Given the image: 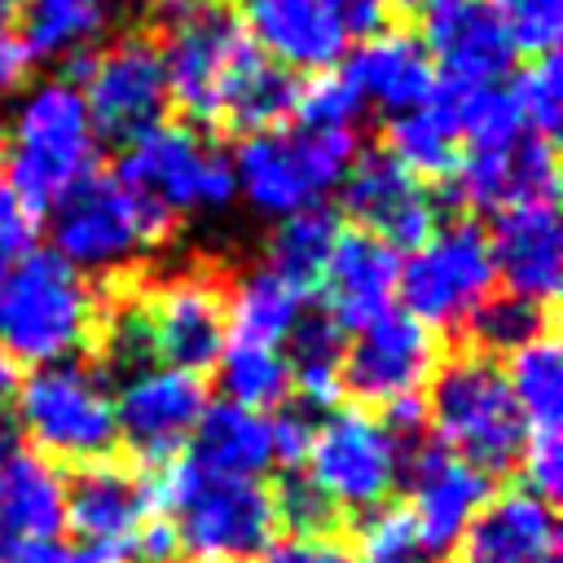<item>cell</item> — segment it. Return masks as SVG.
I'll return each instance as SVG.
<instances>
[{
    "label": "cell",
    "instance_id": "42",
    "mask_svg": "<svg viewBox=\"0 0 563 563\" xmlns=\"http://www.w3.org/2000/svg\"><path fill=\"white\" fill-rule=\"evenodd\" d=\"M264 563H356V554L334 532H286L264 550Z\"/></svg>",
    "mask_w": 563,
    "mask_h": 563
},
{
    "label": "cell",
    "instance_id": "37",
    "mask_svg": "<svg viewBox=\"0 0 563 563\" xmlns=\"http://www.w3.org/2000/svg\"><path fill=\"white\" fill-rule=\"evenodd\" d=\"M290 114L299 119V128H312V132H356L365 106L339 70H321V75H308L303 84H295Z\"/></svg>",
    "mask_w": 563,
    "mask_h": 563
},
{
    "label": "cell",
    "instance_id": "7",
    "mask_svg": "<svg viewBox=\"0 0 563 563\" xmlns=\"http://www.w3.org/2000/svg\"><path fill=\"white\" fill-rule=\"evenodd\" d=\"M172 233V220L154 211L136 189H128L119 176L92 172L84 185H75L53 211H48V238L53 255H62L70 268L88 273H123L154 255Z\"/></svg>",
    "mask_w": 563,
    "mask_h": 563
},
{
    "label": "cell",
    "instance_id": "27",
    "mask_svg": "<svg viewBox=\"0 0 563 563\" xmlns=\"http://www.w3.org/2000/svg\"><path fill=\"white\" fill-rule=\"evenodd\" d=\"M189 462L216 475H238V479H260L273 466V435H268V413L216 400L202 409L194 440H189Z\"/></svg>",
    "mask_w": 563,
    "mask_h": 563
},
{
    "label": "cell",
    "instance_id": "23",
    "mask_svg": "<svg viewBox=\"0 0 563 563\" xmlns=\"http://www.w3.org/2000/svg\"><path fill=\"white\" fill-rule=\"evenodd\" d=\"M339 75L352 84V92L361 97L365 110H383L387 119L431 101L440 88L422 40L409 31H391V26L356 40V48L343 53Z\"/></svg>",
    "mask_w": 563,
    "mask_h": 563
},
{
    "label": "cell",
    "instance_id": "15",
    "mask_svg": "<svg viewBox=\"0 0 563 563\" xmlns=\"http://www.w3.org/2000/svg\"><path fill=\"white\" fill-rule=\"evenodd\" d=\"M207 405L211 400L198 374L150 361L136 369H123V383L114 387V427H119V440H128V449L141 462L163 466V462H176L180 449H189Z\"/></svg>",
    "mask_w": 563,
    "mask_h": 563
},
{
    "label": "cell",
    "instance_id": "43",
    "mask_svg": "<svg viewBox=\"0 0 563 563\" xmlns=\"http://www.w3.org/2000/svg\"><path fill=\"white\" fill-rule=\"evenodd\" d=\"M35 238V216L31 207L18 198V189L9 185L4 167H0V273L9 260H18Z\"/></svg>",
    "mask_w": 563,
    "mask_h": 563
},
{
    "label": "cell",
    "instance_id": "1",
    "mask_svg": "<svg viewBox=\"0 0 563 563\" xmlns=\"http://www.w3.org/2000/svg\"><path fill=\"white\" fill-rule=\"evenodd\" d=\"M0 145V167L31 216L53 211L75 185L97 172L101 158V136L88 119V106L75 79L62 75L35 79L18 92Z\"/></svg>",
    "mask_w": 563,
    "mask_h": 563
},
{
    "label": "cell",
    "instance_id": "45",
    "mask_svg": "<svg viewBox=\"0 0 563 563\" xmlns=\"http://www.w3.org/2000/svg\"><path fill=\"white\" fill-rule=\"evenodd\" d=\"M26 48H22V35H18V13H13V0H0V101L13 97L26 79Z\"/></svg>",
    "mask_w": 563,
    "mask_h": 563
},
{
    "label": "cell",
    "instance_id": "13",
    "mask_svg": "<svg viewBox=\"0 0 563 563\" xmlns=\"http://www.w3.org/2000/svg\"><path fill=\"white\" fill-rule=\"evenodd\" d=\"M75 88L101 141H132L145 128L163 123V110L172 106L158 48L145 35H119L110 44H97L75 62Z\"/></svg>",
    "mask_w": 563,
    "mask_h": 563
},
{
    "label": "cell",
    "instance_id": "31",
    "mask_svg": "<svg viewBox=\"0 0 563 563\" xmlns=\"http://www.w3.org/2000/svg\"><path fill=\"white\" fill-rule=\"evenodd\" d=\"M211 369L220 383V400L229 405L268 413V409H282L290 396V365H286V352L273 343L229 339Z\"/></svg>",
    "mask_w": 563,
    "mask_h": 563
},
{
    "label": "cell",
    "instance_id": "24",
    "mask_svg": "<svg viewBox=\"0 0 563 563\" xmlns=\"http://www.w3.org/2000/svg\"><path fill=\"white\" fill-rule=\"evenodd\" d=\"M396 273H400V255L387 242H378L361 229H339V242L330 251L321 286H317L325 299V317L347 334V330H361L365 321L391 312Z\"/></svg>",
    "mask_w": 563,
    "mask_h": 563
},
{
    "label": "cell",
    "instance_id": "5",
    "mask_svg": "<svg viewBox=\"0 0 563 563\" xmlns=\"http://www.w3.org/2000/svg\"><path fill=\"white\" fill-rule=\"evenodd\" d=\"M356 154V132H312L299 123L251 132L229 158L233 198L268 220L321 207V198L343 185Z\"/></svg>",
    "mask_w": 563,
    "mask_h": 563
},
{
    "label": "cell",
    "instance_id": "9",
    "mask_svg": "<svg viewBox=\"0 0 563 563\" xmlns=\"http://www.w3.org/2000/svg\"><path fill=\"white\" fill-rule=\"evenodd\" d=\"M128 189H136L154 211L172 224L176 216H202L233 202V167L229 154L198 123H154L141 136L123 141L119 172Z\"/></svg>",
    "mask_w": 563,
    "mask_h": 563
},
{
    "label": "cell",
    "instance_id": "32",
    "mask_svg": "<svg viewBox=\"0 0 563 563\" xmlns=\"http://www.w3.org/2000/svg\"><path fill=\"white\" fill-rule=\"evenodd\" d=\"M506 383L528 422V435L559 431V422H563V352H559L554 334H541V339L523 343L519 352H510Z\"/></svg>",
    "mask_w": 563,
    "mask_h": 563
},
{
    "label": "cell",
    "instance_id": "3",
    "mask_svg": "<svg viewBox=\"0 0 563 563\" xmlns=\"http://www.w3.org/2000/svg\"><path fill=\"white\" fill-rule=\"evenodd\" d=\"M154 479V506L167 510L180 554L198 563H246L282 537L273 488L260 479L216 475L198 462H163Z\"/></svg>",
    "mask_w": 563,
    "mask_h": 563
},
{
    "label": "cell",
    "instance_id": "36",
    "mask_svg": "<svg viewBox=\"0 0 563 563\" xmlns=\"http://www.w3.org/2000/svg\"><path fill=\"white\" fill-rule=\"evenodd\" d=\"M515 79L506 84L510 92V106L519 114V128L528 136H545L554 141V128H559V114H563V70L550 53L532 57L528 66L510 70Z\"/></svg>",
    "mask_w": 563,
    "mask_h": 563
},
{
    "label": "cell",
    "instance_id": "6",
    "mask_svg": "<svg viewBox=\"0 0 563 563\" xmlns=\"http://www.w3.org/2000/svg\"><path fill=\"white\" fill-rule=\"evenodd\" d=\"M18 431L35 453L66 466H88L110 457L119 444L114 427V387L97 365L57 361L35 365L18 387Z\"/></svg>",
    "mask_w": 563,
    "mask_h": 563
},
{
    "label": "cell",
    "instance_id": "18",
    "mask_svg": "<svg viewBox=\"0 0 563 563\" xmlns=\"http://www.w3.org/2000/svg\"><path fill=\"white\" fill-rule=\"evenodd\" d=\"M422 48L449 88H488L515 70V40L484 0H435L422 9Z\"/></svg>",
    "mask_w": 563,
    "mask_h": 563
},
{
    "label": "cell",
    "instance_id": "33",
    "mask_svg": "<svg viewBox=\"0 0 563 563\" xmlns=\"http://www.w3.org/2000/svg\"><path fill=\"white\" fill-rule=\"evenodd\" d=\"M347 334L321 312L299 317V325L286 339V365H290V391H299L308 405H330L339 396V365H343Z\"/></svg>",
    "mask_w": 563,
    "mask_h": 563
},
{
    "label": "cell",
    "instance_id": "35",
    "mask_svg": "<svg viewBox=\"0 0 563 563\" xmlns=\"http://www.w3.org/2000/svg\"><path fill=\"white\" fill-rule=\"evenodd\" d=\"M440 92L453 110L462 150H506L510 141L523 136L519 114L510 106V92L501 84H488V88H449V84H440Z\"/></svg>",
    "mask_w": 563,
    "mask_h": 563
},
{
    "label": "cell",
    "instance_id": "16",
    "mask_svg": "<svg viewBox=\"0 0 563 563\" xmlns=\"http://www.w3.org/2000/svg\"><path fill=\"white\" fill-rule=\"evenodd\" d=\"M405 515L413 523V541L422 559H440L457 550L466 523L488 501V475L471 462L453 457L440 444H422L418 435L405 449Z\"/></svg>",
    "mask_w": 563,
    "mask_h": 563
},
{
    "label": "cell",
    "instance_id": "38",
    "mask_svg": "<svg viewBox=\"0 0 563 563\" xmlns=\"http://www.w3.org/2000/svg\"><path fill=\"white\" fill-rule=\"evenodd\" d=\"M501 26L510 31L515 48L523 53H550L563 35V0H484Z\"/></svg>",
    "mask_w": 563,
    "mask_h": 563
},
{
    "label": "cell",
    "instance_id": "8",
    "mask_svg": "<svg viewBox=\"0 0 563 563\" xmlns=\"http://www.w3.org/2000/svg\"><path fill=\"white\" fill-rule=\"evenodd\" d=\"M154 48L167 75V97L194 123L224 119L238 79L260 57L238 13H229L220 0H172L163 40Z\"/></svg>",
    "mask_w": 563,
    "mask_h": 563
},
{
    "label": "cell",
    "instance_id": "41",
    "mask_svg": "<svg viewBox=\"0 0 563 563\" xmlns=\"http://www.w3.org/2000/svg\"><path fill=\"white\" fill-rule=\"evenodd\" d=\"M515 466L523 471L528 493H537L541 501H554L559 488H563V444H559V431H532L523 440V453H519Z\"/></svg>",
    "mask_w": 563,
    "mask_h": 563
},
{
    "label": "cell",
    "instance_id": "28",
    "mask_svg": "<svg viewBox=\"0 0 563 563\" xmlns=\"http://www.w3.org/2000/svg\"><path fill=\"white\" fill-rule=\"evenodd\" d=\"M303 317V290H295L290 282H282L273 268H246L233 290L224 295V321H229V339H246V343H273L282 347L290 339V330Z\"/></svg>",
    "mask_w": 563,
    "mask_h": 563
},
{
    "label": "cell",
    "instance_id": "47",
    "mask_svg": "<svg viewBox=\"0 0 563 563\" xmlns=\"http://www.w3.org/2000/svg\"><path fill=\"white\" fill-rule=\"evenodd\" d=\"M18 449H26V444H22V431H18L13 413H4V409H0V466H4Z\"/></svg>",
    "mask_w": 563,
    "mask_h": 563
},
{
    "label": "cell",
    "instance_id": "34",
    "mask_svg": "<svg viewBox=\"0 0 563 563\" xmlns=\"http://www.w3.org/2000/svg\"><path fill=\"white\" fill-rule=\"evenodd\" d=\"M471 339H475V352L484 356H510L519 352L523 343L550 334V308L545 303H532L523 295H510V290H493L466 321Z\"/></svg>",
    "mask_w": 563,
    "mask_h": 563
},
{
    "label": "cell",
    "instance_id": "11",
    "mask_svg": "<svg viewBox=\"0 0 563 563\" xmlns=\"http://www.w3.org/2000/svg\"><path fill=\"white\" fill-rule=\"evenodd\" d=\"M497 273L488 255V238L475 220H449L435 224L396 273L400 312L422 321L427 330H457L471 321V312L493 295Z\"/></svg>",
    "mask_w": 563,
    "mask_h": 563
},
{
    "label": "cell",
    "instance_id": "17",
    "mask_svg": "<svg viewBox=\"0 0 563 563\" xmlns=\"http://www.w3.org/2000/svg\"><path fill=\"white\" fill-rule=\"evenodd\" d=\"M343 211L352 224L391 251L418 246L435 224H440V202L427 180L405 172L387 150L356 154L347 176H343Z\"/></svg>",
    "mask_w": 563,
    "mask_h": 563
},
{
    "label": "cell",
    "instance_id": "48",
    "mask_svg": "<svg viewBox=\"0 0 563 563\" xmlns=\"http://www.w3.org/2000/svg\"><path fill=\"white\" fill-rule=\"evenodd\" d=\"M13 387H18V365H13L9 352L0 347V409H4V400L13 396Z\"/></svg>",
    "mask_w": 563,
    "mask_h": 563
},
{
    "label": "cell",
    "instance_id": "40",
    "mask_svg": "<svg viewBox=\"0 0 563 563\" xmlns=\"http://www.w3.org/2000/svg\"><path fill=\"white\" fill-rule=\"evenodd\" d=\"M273 501H277V519L286 532H334V523H339V510L312 488L308 475H290L273 493Z\"/></svg>",
    "mask_w": 563,
    "mask_h": 563
},
{
    "label": "cell",
    "instance_id": "19",
    "mask_svg": "<svg viewBox=\"0 0 563 563\" xmlns=\"http://www.w3.org/2000/svg\"><path fill=\"white\" fill-rule=\"evenodd\" d=\"M559 154L545 136H519L506 150H462L449 172V198L471 211H501L519 202H554Z\"/></svg>",
    "mask_w": 563,
    "mask_h": 563
},
{
    "label": "cell",
    "instance_id": "44",
    "mask_svg": "<svg viewBox=\"0 0 563 563\" xmlns=\"http://www.w3.org/2000/svg\"><path fill=\"white\" fill-rule=\"evenodd\" d=\"M312 413L308 409H273L268 413V435H273V462L282 466H299L303 453H308V440H312Z\"/></svg>",
    "mask_w": 563,
    "mask_h": 563
},
{
    "label": "cell",
    "instance_id": "22",
    "mask_svg": "<svg viewBox=\"0 0 563 563\" xmlns=\"http://www.w3.org/2000/svg\"><path fill=\"white\" fill-rule=\"evenodd\" d=\"M484 238H488V255L501 290L550 308L563 277V229H559L554 202L501 207L493 211V229Z\"/></svg>",
    "mask_w": 563,
    "mask_h": 563
},
{
    "label": "cell",
    "instance_id": "25",
    "mask_svg": "<svg viewBox=\"0 0 563 563\" xmlns=\"http://www.w3.org/2000/svg\"><path fill=\"white\" fill-rule=\"evenodd\" d=\"M462 563H559L554 506L528 488L488 497L462 532Z\"/></svg>",
    "mask_w": 563,
    "mask_h": 563
},
{
    "label": "cell",
    "instance_id": "29",
    "mask_svg": "<svg viewBox=\"0 0 563 563\" xmlns=\"http://www.w3.org/2000/svg\"><path fill=\"white\" fill-rule=\"evenodd\" d=\"M387 154L418 180H449V172L462 158V141H457V123H453V110L440 88L431 101H422L405 114H391Z\"/></svg>",
    "mask_w": 563,
    "mask_h": 563
},
{
    "label": "cell",
    "instance_id": "2",
    "mask_svg": "<svg viewBox=\"0 0 563 563\" xmlns=\"http://www.w3.org/2000/svg\"><path fill=\"white\" fill-rule=\"evenodd\" d=\"M101 330L92 282L48 246H26L0 273V347L18 365L79 361Z\"/></svg>",
    "mask_w": 563,
    "mask_h": 563
},
{
    "label": "cell",
    "instance_id": "49",
    "mask_svg": "<svg viewBox=\"0 0 563 563\" xmlns=\"http://www.w3.org/2000/svg\"><path fill=\"white\" fill-rule=\"evenodd\" d=\"M427 4H435V0H391V9H409V13H422Z\"/></svg>",
    "mask_w": 563,
    "mask_h": 563
},
{
    "label": "cell",
    "instance_id": "21",
    "mask_svg": "<svg viewBox=\"0 0 563 563\" xmlns=\"http://www.w3.org/2000/svg\"><path fill=\"white\" fill-rule=\"evenodd\" d=\"M238 22L260 57L286 75L334 70L347 53V35L330 18L325 0H238Z\"/></svg>",
    "mask_w": 563,
    "mask_h": 563
},
{
    "label": "cell",
    "instance_id": "14",
    "mask_svg": "<svg viewBox=\"0 0 563 563\" xmlns=\"http://www.w3.org/2000/svg\"><path fill=\"white\" fill-rule=\"evenodd\" d=\"M145 361L202 374L229 343L224 290L207 273H176L128 308Z\"/></svg>",
    "mask_w": 563,
    "mask_h": 563
},
{
    "label": "cell",
    "instance_id": "10",
    "mask_svg": "<svg viewBox=\"0 0 563 563\" xmlns=\"http://www.w3.org/2000/svg\"><path fill=\"white\" fill-rule=\"evenodd\" d=\"M409 440L413 435H400L369 409H330L321 422H312V440L299 466L339 515H369L396 493Z\"/></svg>",
    "mask_w": 563,
    "mask_h": 563
},
{
    "label": "cell",
    "instance_id": "26",
    "mask_svg": "<svg viewBox=\"0 0 563 563\" xmlns=\"http://www.w3.org/2000/svg\"><path fill=\"white\" fill-rule=\"evenodd\" d=\"M18 35L35 62H79L119 18V0H13Z\"/></svg>",
    "mask_w": 563,
    "mask_h": 563
},
{
    "label": "cell",
    "instance_id": "30",
    "mask_svg": "<svg viewBox=\"0 0 563 563\" xmlns=\"http://www.w3.org/2000/svg\"><path fill=\"white\" fill-rule=\"evenodd\" d=\"M334 242H339V220L325 207H303L295 216L273 220L264 268H273L282 282H290L295 290L308 295L321 286V273L330 264Z\"/></svg>",
    "mask_w": 563,
    "mask_h": 563
},
{
    "label": "cell",
    "instance_id": "46",
    "mask_svg": "<svg viewBox=\"0 0 563 563\" xmlns=\"http://www.w3.org/2000/svg\"><path fill=\"white\" fill-rule=\"evenodd\" d=\"M325 9H330V18L339 22V31L347 40H365V35L387 26L391 0H325Z\"/></svg>",
    "mask_w": 563,
    "mask_h": 563
},
{
    "label": "cell",
    "instance_id": "50",
    "mask_svg": "<svg viewBox=\"0 0 563 563\" xmlns=\"http://www.w3.org/2000/svg\"><path fill=\"white\" fill-rule=\"evenodd\" d=\"M145 4H158V0H145Z\"/></svg>",
    "mask_w": 563,
    "mask_h": 563
},
{
    "label": "cell",
    "instance_id": "4",
    "mask_svg": "<svg viewBox=\"0 0 563 563\" xmlns=\"http://www.w3.org/2000/svg\"><path fill=\"white\" fill-rule=\"evenodd\" d=\"M422 422L431 427L440 449L484 475L510 471L528 440V422L510 396L506 369L484 352L440 356L427 383Z\"/></svg>",
    "mask_w": 563,
    "mask_h": 563
},
{
    "label": "cell",
    "instance_id": "12",
    "mask_svg": "<svg viewBox=\"0 0 563 563\" xmlns=\"http://www.w3.org/2000/svg\"><path fill=\"white\" fill-rule=\"evenodd\" d=\"M440 365V339L409 312L391 308L343 343V365H339V391H347L365 409H400L422 400L431 374Z\"/></svg>",
    "mask_w": 563,
    "mask_h": 563
},
{
    "label": "cell",
    "instance_id": "39",
    "mask_svg": "<svg viewBox=\"0 0 563 563\" xmlns=\"http://www.w3.org/2000/svg\"><path fill=\"white\" fill-rule=\"evenodd\" d=\"M356 563H427L413 541V523H409L405 506H378L365 515Z\"/></svg>",
    "mask_w": 563,
    "mask_h": 563
},
{
    "label": "cell",
    "instance_id": "20",
    "mask_svg": "<svg viewBox=\"0 0 563 563\" xmlns=\"http://www.w3.org/2000/svg\"><path fill=\"white\" fill-rule=\"evenodd\" d=\"M154 479L123 462H88L66 479V528L84 545L128 550V541L154 519Z\"/></svg>",
    "mask_w": 563,
    "mask_h": 563
}]
</instances>
